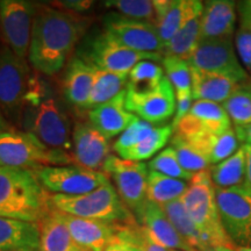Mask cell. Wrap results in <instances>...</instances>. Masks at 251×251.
Returning <instances> with one entry per match:
<instances>
[{
	"mask_svg": "<svg viewBox=\"0 0 251 251\" xmlns=\"http://www.w3.org/2000/svg\"><path fill=\"white\" fill-rule=\"evenodd\" d=\"M77 251H86V250H84V249H80V248H78Z\"/></svg>",
	"mask_w": 251,
	"mask_h": 251,
	"instance_id": "51",
	"label": "cell"
},
{
	"mask_svg": "<svg viewBox=\"0 0 251 251\" xmlns=\"http://www.w3.org/2000/svg\"><path fill=\"white\" fill-rule=\"evenodd\" d=\"M93 4V1H89V0H63V1L51 2V6L59 9H64V11L80 14L89 11Z\"/></svg>",
	"mask_w": 251,
	"mask_h": 251,
	"instance_id": "45",
	"label": "cell"
},
{
	"mask_svg": "<svg viewBox=\"0 0 251 251\" xmlns=\"http://www.w3.org/2000/svg\"><path fill=\"white\" fill-rule=\"evenodd\" d=\"M202 9L203 2L201 1L186 19L170 42L164 47L163 55L178 56L187 61L200 42V23H201Z\"/></svg>",
	"mask_w": 251,
	"mask_h": 251,
	"instance_id": "28",
	"label": "cell"
},
{
	"mask_svg": "<svg viewBox=\"0 0 251 251\" xmlns=\"http://www.w3.org/2000/svg\"><path fill=\"white\" fill-rule=\"evenodd\" d=\"M201 1L199 0H155L156 26L164 47L180 29Z\"/></svg>",
	"mask_w": 251,
	"mask_h": 251,
	"instance_id": "23",
	"label": "cell"
},
{
	"mask_svg": "<svg viewBox=\"0 0 251 251\" xmlns=\"http://www.w3.org/2000/svg\"><path fill=\"white\" fill-rule=\"evenodd\" d=\"M185 140L192 143L200 152H202L211 165L225 161L240 148V141L233 127L224 133L201 134Z\"/></svg>",
	"mask_w": 251,
	"mask_h": 251,
	"instance_id": "27",
	"label": "cell"
},
{
	"mask_svg": "<svg viewBox=\"0 0 251 251\" xmlns=\"http://www.w3.org/2000/svg\"><path fill=\"white\" fill-rule=\"evenodd\" d=\"M238 141L242 142L244 146H251V125L244 127H234Z\"/></svg>",
	"mask_w": 251,
	"mask_h": 251,
	"instance_id": "47",
	"label": "cell"
},
{
	"mask_svg": "<svg viewBox=\"0 0 251 251\" xmlns=\"http://www.w3.org/2000/svg\"><path fill=\"white\" fill-rule=\"evenodd\" d=\"M51 205L59 212L78 218L98 220L114 225L137 224L111 181L92 192L80 196L51 194Z\"/></svg>",
	"mask_w": 251,
	"mask_h": 251,
	"instance_id": "5",
	"label": "cell"
},
{
	"mask_svg": "<svg viewBox=\"0 0 251 251\" xmlns=\"http://www.w3.org/2000/svg\"><path fill=\"white\" fill-rule=\"evenodd\" d=\"M244 147H246V153H247V174H246V180H244V183L248 185H251V146H244Z\"/></svg>",
	"mask_w": 251,
	"mask_h": 251,
	"instance_id": "48",
	"label": "cell"
},
{
	"mask_svg": "<svg viewBox=\"0 0 251 251\" xmlns=\"http://www.w3.org/2000/svg\"><path fill=\"white\" fill-rule=\"evenodd\" d=\"M126 96L127 90L108 102L87 111L89 124L92 125L107 140L121 135L136 119V115L127 109Z\"/></svg>",
	"mask_w": 251,
	"mask_h": 251,
	"instance_id": "20",
	"label": "cell"
},
{
	"mask_svg": "<svg viewBox=\"0 0 251 251\" xmlns=\"http://www.w3.org/2000/svg\"><path fill=\"white\" fill-rule=\"evenodd\" d=\"M94 81V67L84 58L72 57L67 64L64 90L65 98L71 105L84 109L89 100Z\"/></svg>",
	"mask_w": 251,
	"mask_h": 251,
	"instance_id": "22",
	"label": "cell"
},
{
	"mask_svg": "<svg viewBox=\"0 0 251 251\" xmlns=\"http://www.w3.org/2000/svg\"><path fill=\"white\" fill-rule=\"evenodd\" d=\"M171 251H179V250H171Z\"/></svg>",
	"mask_w": 251,
	"mask_h": 251,
	"instance_id": "53",
	"label": "cell"
},
{
	"mask_svg": "<svg viewBox=\"0 0 251 251\" xmlns=\"http://www.w3.org/2000/svg\"><path fill=\"white\" fill-rule=\"evenodd\" d=\"M237 14L240 17V27L251 30V0L238 1Z\"/></svg>",
	"mask_w": 251,
	"mask_h": 251,
	"instance_id": "46",
	"label": "cell"
},
{
	"mask_svg": "<svg viewBox=\"0 0 251 251\" xmlns=\"http://www.w3.org/2000/svg\"><path fill=\"white\" fill-rule=\"evenodd\" d=\"M37 179L48 192L64 196L90 193L108 183L107 175L80 165L42 166L34 170Z\"/></svg>",
	"mask_w": 251,
	"mask_h": 251,
	"instance_id": "11",
	"label": "cell"
},
{
	"mask_svg": "<svg viewBox=\"0 0 251 251\" xmlns=\"http://www.w3.org/2000/svg\"><path fill=\"white\" fill-rule=\"evenodd\" d=\"M234 45L242 67L247 72H251V30L238 28L235 31Z\"/></svg>",
	"mask_w": 251,
	"mask_h": 251,
	"instance_id": "42",
	"label": "cell"
},
{
	"mask_svg": "<svg viewBox=\"0 0 251 251\" xmlns=\"http://www.w3.org/2000/svg\"><path fill=\"white\" fill-rule=\"evenodd\" d=\"M74 163L72 153L47 147L28 131L0 133V166L36 170L42 166H64Z\"/></svg>",
	"mask_w": 251,
	"mask_h": 251,
	"instance_id": "6",
	"label": "cell"
},
{
	"mask_svg": "<svg viewBox=\"0 0 251 251\" xmlns=\"http://www.w3.org/2000/svg\"><path fill=\"white\" fill-rule=\"evenodd\" d=\"M152 128L153 126L150 125L149 122L136 117V119L131 122L129 127L118 137L114 146H113V149L118 153L119 157L122 158L125 156V153L129 151L137 143L141 142L149 134V131Z\"/></svg>",
	"mask_w": 251,
	"mask_h": 251,
	"instance_id": "40",
	"label": "cell"
},
{
	"mask_svg": "<svg viewBox=\"0 0 251 251\" xmlns=\"http://www.w3.org/2000/svg\"><path fill=\"white\" fill-rule=\"evenodd\" d=\"M90 25L86 15L39 5L31 30L29 64L47 76L61 72Z\"/></svg>",
	"mask_w": 251,
	"mask_h": 251,
	"instance_id": "1",
	"label": "cell"
},
{
	"mask_svg": "<svg viewBox=\"0 0 251 251\" xmlns=\"http://www.w3.org/2000/svg\"><path fill=\"white\" fill-rule=\"evenodd\" d=\"M23 114L21 118L28 133L36 136L49 148L71 151L70 121L55 98H45L37 105L25 108Z\"/></svg>",
	"mask_w": 251,
	"mask_h": 251,
	"instance_id": "7",
	"label": "cell"
},
{
	"mask_svg": "<svg viewBox=\"0 0 251 251\" xmlns=\"http://www.w3.org/2000/svg\"><path fill=\"white\" fill-rule=\"evenodd\" d=\"M103 28L115 40L136 51L162 55L164 51V45L155 24L131 20L118 13H111L103 18Z\"/></svg>",
	"mask_w": 251,
	"mask_h": 251,
	"instance_id": "14",
	"label": "cell"
},
{
	"mask_svg": "<svg viewBox=\"0 0 251 251\" xmlns=\"http://www.w3.org/2000/svg\"><path fill=\"white\" fill-rule=\"evenodd\" d=\"M181 201L198 230L212 247L218 251H236L222 226L209 169L193 175Z\"/></svg>",
	"mask_w": 251,
	"mask_h": 251,
	"instance_id": "3",
	"label": "cell"
},
{
	"mask_svg": "<svg viewBox=\"0 0 251 251\" xmlns=\"http://www.w3.org/2000/svg\"><path fill=\"white\" fill-rule=\"evenodd\" d=\"M102 172L112 178L122 201L136 219L137 224L141 225L148 203V165L111 155L103 164Z\"/></svg>",
	"mask_w": 251,
	"mask_h": 251,
	"instance_id": "8",
	"label": "cell"
},
{
	"mask_svg": "<svg viewBox=\"0 0 251 251\" xmlns=\"http://www.w3.org/2000/svg\"><path fill=\"white\" fill-rule=\"evenodd\" d=\"M2 128H4V120H2L1 114H0V133L2 131Z\"/></svg>",
	"mask_w": 251,
	"mask_h": 251,
	"instance_id": "50",
	"label": "cell"
},
{
	"mask_svg": "<svg viewBox=\"0 0 251 251\" xmlns=\"http://www.w3.org/2000/svg\"><path fill=\"white\" fill-rule=\"evenodd\" d=\"M174 128L171 125L153 127L144 139L136 144L134 148L125 153L122 159L131 162H143L151 158L155 153L161 152L166 143L172 139Z\"/></svg>",
	"mask_w": 251,
	"mask_h": 251,
	"instance_id": "33",
	"label": "cell"
},
{
	"mask_svg": "<svg viewBox=\"0 0 251 251\" xmlns=\"http://www.w3.org/2000/svg\"><path fill=\"white\" fill-rule=\"evenodd\" d=\"M51 207V194L33 170L0 166V218L39 224Z\"/></svg>",
	"mask_w": 251,
	"mask_h": 251,
	"instance_id": "2",
	"label": "cell"
},
{
	"mask_svg": "<svg viewBox=\"0 0 251 251\" xmlns=\"http://www.w3.org/2000/svg\"><path fill=\"white\" fill-rule=\"evenodd\" d=\"M171 147L176 151L180 165L190 174L194 175L211 168V163L202 155V152H200L192 143L188 142L180 135L176 133L172 135Z\"/></svg>",
	"mask_w": 251,
	"mask_h": 251,
	"instance_id": "36",
	"label": "cell"
},
{
	"mask_svg": "<svg viewBox=\"0 0 251 251\" xmlns=\"http://www.w3.org/2000/svg\"><path fill=\"white\" fill-rule=\"evenodd\" d=\"M103 5L125 18L156 25L155 6L150 0H108Z\"/></svg>",
	"mask_w": 251,
	"mask_h": 251,
	"instance_id": "37",
	"label": "cell"
},
{
	"mask_svg": "<svg viewBox=\"0 0 251 251\" xmlns=\"http://www.w3.org/2000/svg\"><path fill=\"white\" fill-rule=\"evenodd\" d=\"M209 174L216 188H229L243 184L247 174L246 147L241 146L227 159L211 165Z\"/></svg>",
	"mask_w": 251,
	"mask_h": 251,
	"instance_id": "31",
	"label": "cell"
},
{
	"mask_svg": "<svg viewBox=\"0 0 251 251\" xmlns=\"http://www.w3.org/2000/svg\"><path fill=\"white\" fill-rule=\"evenodd\" d=\"M153 242L169 250L194 251L176 230L161 205L148 201L141 225Z\"/></svg>",
	"mask_w": 251,
	"mask_h": 251,
	"instance_id": "21",
	"label": "cell"
},
{
	"mask_svg": "<svg viewBox=\"0 0 251 251\" xmlns=\"http://www.w3.org/2000/svg\"><path fill=\"white\" fill-rule=\"evenodd\" d=\"M39 5L27 0H1L0 25L6 45L20 58L28 57L31 30Z\"/></svg>",
	"mask_w": 251,
	"mask_h": 251,
	"instance_id": "12",
	"label": "cell"
},
{
	"mask_svg": "<svg viewBox=\"0 0 251 251\" xmlns=\"http://www.w3.org/2000/svg\"><path fill=\"white\" fill-rule=\"evenodd\" d=\"M176 93L170 80L163 78L161 84L148 93L135 94L127 91L126 106L137 118L150 125H161L176 114Z\"/></svg>",
	"mask_w": 251,
	"mask_h": 251,
	"instance_id": "15",
	"label": "cell"
},
{
	"mask_svg": "<svg viewBox=\"0 0 251 251\" xmlns=\"http://www.w3.org/2000/svg\"><path fill=\"white\" fill-rule=\"evenodd\" d=\"M236 251H251V247H247V248H237Z\"/></svg>",
	"mask_w": 251,
	"mask_h": 251,
	"instance_id": "49",
	"label": "cell"
},
{
	"mask_svg": "<svg viewBox=\"0 0 251 251\" xmlns=\"http://www.w3.org/2000/svg\"><path fill=\"white\" fill-rule=\"evenodd\" d=\"M231 121L222 105L197 100L187 115L176 127V134L184 139L201 134H220L230 129Z\"/></svg>",
	"mask_w": 251,
	"mask_h": 251,
	"instance_id": "16",
	"label": "cell"
},
{
	"mask_svg": "<svg viewBox=\"0 0 251 251\" xmlns=\"http://www.w3.org/2000/svg\"><path fill=\"white\" fill-rule=\"evenodd\" d=\"M187 187V181L176 179V178L149 170L148 184H147L148 201L164 206L166 203L181 199Z\"/></svg>",
	"mask_w": 251,
	"mask_h": 251,
	"instance_id": "32",
	"label": "cell"
},
{
	"mask_svg": "<svg viewBox=\"0 0 251 251\" xmlns=\"http://www.w3.org/2000/svg\"><path fill=\"white\" fill-rule=\"evenodd\" d=\"M62 218L77 247L86 251H103L125 226L78 218L65 213H62Z\"/></svg>",
	"mask_w": 251,
	"mask_h": 251,
	"instance_id": "18",
	"label": "cell"
},
{
	"mask_svg": "<svg viewBox=\"0 0 251 251\" xmlns=\"http://www.w3.org/2000/svg\"><path fill=\"white\" fill-rule=\"evenodd\" d=\"M176 114L174 117V121H172V128L174 130L176 129L178 124L186 117L187 113L190 112L191 107H192L193 101V94L192 91H186V92H178L176 93Z\"/></svg>",
	"mask_w": 251,
	"mask_h": 251,
	"instance_id": "43",
	"label": "cell"
},
{
	"mask_svg": "<svg viewBox=\"0 0 251 251\" xmlns=\"http://www.w3.org/2000/svg\"><path fill=\"white\" fill-rule=\"evenodd\" d=\"M162 207L172 225L175 226L176 230L194 251H218L198 230L196 225L188 216L181 199L169 202Z\"/></svg>",
	"mask_w": 251,
	"mask_h": 251,
	"instance_id": "29",
	"label": "cell"
},
{
	"mask_svg": "<svg viewBox=\"0 0 251 251\" xmlns=\"http://www.w3.org/2000/svg\"><path fill=\"white\" fill-rule=\"evenodd\" d=\"M163 70L165 71L166 78L170 80L176 93L192 91V76L191 67L186 59L178 56H163Z\"/></svg>",
	"mask_w": 251,
	"mask_h": 251,
	"instance_id": "38",
	"label": "cell"
},
{
	"mask_svg": "<svg viewBox=\"0 0 251 251\" xmlns=\"http://www.w3.org/2000/svg\"><path fill=\"white\" fill-rule=\"evenodd\" d=\"M40 251H77L62 213L54 206L39 222Z\"/></svg>",
	"mask_w": 251,
	"mask_h": 251,
	"instance_id": "26",
	"label": "cell"
},
{
	"mask_svg": "<svg viewBox=\"0 0 251 251\" xmlns=\"http://www.w3.org/2000/svg\"><path fill=\"white\" fill-rule=\"evenodd\" d=\"M164 77V70L156 62H140L129 72L127 91L135 94L148 93L158 87Z\"/></svg>",
	"mask_w": 251,
	"mask_h": 251,
	"instance_id": "34",
	"label": "cell"
},
{
	"mask_svg": "<svg viewBox=\"0 0 251 251\" xmlns=\"http://www.w3.org/2000/svg\"><path fill=\"white\" fill-rule=\"evenodd\" d=\"M139 224L122 226L117 237L103 251H142L134 238V227Z\"/></svg>",
	"mask_w": 251,
	"mask_h": 251,
	"instance_id": "41",
	"label": "cell"
},
{
	"mask_svg": "<svg viewBox=\"0 0 251 251\" xmlns=\"http://www.w3.org/2000/svg\"><path fill=\"white\" fill-rule=\"evenodd\" d=\"M72 157L76 165L90 170H102L111 156L108 140L87 122H77L72 130Z\"/></svg>",
	"mask_w": 251,
	"mask_h": 251,
	"instance_id": "17",
	"label": "cell"
},
{
	"mask_svg": "<svg viewBox=\"0 0 251 251\" xmlns=\"http://www.w3.org/2000/svg\"><path fill=\"white\" fill-rule=\"evenodd\" d=\"M234 127L251 125V84H242L222 103Z\"/></svg>",
	"mask_w": 251,
	"mask_h": 251,
	"instance_id": "35",
	"label": "cell"
},
{
	"mask_svg": "<svg viewBox=\"0 0 251 251\" xmlns=\"http://www.w3.org/2000/svg\"><path fill=\"white\" fill-rule=\"evenodd\" d=\"M193 99L222 105L242 84L233 78L215 72L202 71L191 67Z\"/></svg>",
	"mask_w": 251,
	"mask_h": 251,
	"instance_id": "24",
	"label": "cell"
},
{
	"mask_svg": "<svg viewBox=\"0 0 251 251\" xmlns=\"http://www.w3.org/2000/svg\"><path fill=\"white\" fill-rule=\"evenodd\" d=\"M0 35H1V25H0Z\"/></svg>",
	"mask_w": 251,
	"mask_h": 251,
	"instance_id": "52",
	"label": "cell"
},
{
	"mask_svg": "<svg viewBox=\"0 0 251 251\" xmlns=\"http://www.w3.org/2000/svg\"><path fill=\"white\" fill-rule=\"evenodd\" d=\"M134 238L142 251H171L153 242L151 238L148 236V234L144 231L142 226L140 225H136L134 227Z\"/></svg>",
	"mask_w": 251,
	"mask_h": 251,
	"instance_id": "44",
	"label": "cell"
},
{
	"mask_svg": "<svg viewBox=\"0 0 251 251\" xmlns=\"http://www.w3.org/2000/svg\"><path fill=\"white\" fill-rule=\"evenodd\" d=\"M237 21V5L230 0H209L203 4L200 41L231 39Z\"/></svg>",
	"mask_w": 251,
	"mask_h": 251,
	"instance_id": "19",
	"label": "cell"
},
{
	"mask_svg": "<svg viewBox=\"0 0 251 251\" xmlns=\"http://www.w3.org/2000/svg\"><path fill=\"white\" fill-rule=\"evenodd\" d=\"M129 75L114 74L94 67V81L85 108L90 111L97 106L108 102L127 90Z\"/></svg>",
	"mask_w": 251,
	"mask_h": 251,
	"instance_id": "30",
	"label": "cell"
},
{
	"mask_svg": "<svg viewBox=\"0 0 251 251\" xmlns=\"http://www.w3.org/2000/svg\"><path fill=\"white\" fill-rule=\"evenodd\" d=\"M43 81L29 64L7 46L0 48V107L12 115L35 106L46 98Z\"/></svg>",
	"mask_w": 251,
	"mask_h": 251,
	"instance_id": "4",
	"label": "cell"
},
{
	"mask_svg": "<svg viewBox=\"0 0 251 251\" xmlns=\"http://www.w3.org/2000/svg\"><path fill=\"white\" fill-rule=\"evenodd\" d=\"M0 251H40L39 225L0 218Z\"/></svg>",
	"mask_w": 251,
	"mask_h": 251,
	"instance_id": "25",
	"label": "cell"
},
{
	"mask_svg": "<svg viewBox=\"0 0 251 251\" xmlns=\"http://www.w3.org/2000/svg\"><path fill=\"white\" fill-rule=\"evenodd\" d=\"M148 169L150 171L168 176V177L190 181L192 179L193 174H190L180 165L178 157L172 147L163 149L149 162Z\"/></svg>",
	"mask_w": 251,
	"mask_h": 251,
	"instance_id": "39",
	"label": "cell"
},
{
	"mask_svg": "<svg viewBox=\"0 0 251 251\" xmlns=\"http://www.w3.org/2000/svg\"><path fill=\"white\" fill-rule=\"evenodd\" d=\"M187 62L199 70L225 75L240 84L249 83V75L237 57L231 39L200 41Z\"/></svg>",
	"mask_w": 251,
	"mask_h": 251,
	"instance_id": "13",
	"label": "cell"
},
{
	"mask_svg": "<svg viewBox=\"0 0 251 251\" xmlns=\"http://www.w3.org/2000/svg\"><path fill=\"white\" fill-rule=\"evenodd\" d=\"M216 203L226 233L236 248L251 247V185L215 187Z\"/></svg>",
	"mask_w": 251,
	"mask_h": 251,
	"instance_id": "9",
	"label": "cell"
},
{
	"mask_svg": "<svg viewBox=\"0 0 251 251\" xmlns=\"http://www.w3.org/2000/svg\"><path fill=\"white\" fill-rule=\"evenodd\" d=\"M162 54L141 52L128 48L103 30L91 41L85 61L100 70L129 75L131 69L140 62H162Z\"/></svg>",
	"mask_w": 251,
	"mask_h": 251,
	"instance_id": "10",
	"label": "cell"
}]
</instances>
